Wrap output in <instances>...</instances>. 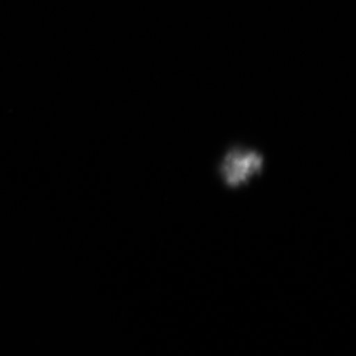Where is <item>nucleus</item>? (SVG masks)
Segmentation results:
<instances>
[{
	"label": "nucleus",
	"mask_w": 356,
	"mask_h": 356,
	"mask_svg": "<svg viewBox=\"0 0 356 356\" xmlns=\"http://www.w3.org/2000/svg\"><path fill=\"white\" fill-rule=\"evenodd\" d=\"M264 156L252 149L235 147L225 154L219 166L222 182L229 188H238L261 173Z\"/></svg>",
	"instance_id": "f257e3e1"
}]
</instances>
